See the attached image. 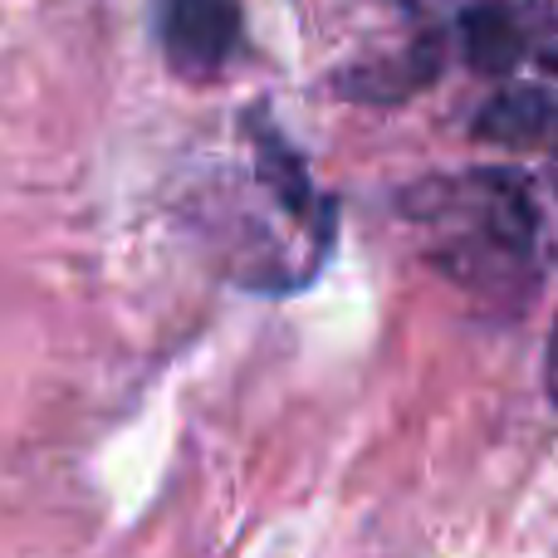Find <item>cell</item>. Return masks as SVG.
<instances>
[{"mask_svg": "<svg viewBox=\"0 0 558 558\" xmlns=\"http://www.w3.org/2000/svg\"><path fill=\"white\" fill-rule=\"evenodd\" d=\"M412 226L422 231L426 260L451 275L465 294L524 299L539 270V211L520 172L481 167L416 182L402 196Z\"/></svg>", "mask_w": 558, "mask_h": 558, "instance_id": "1", "label": "cell"}, {"mask_svg": "<svg viewBox=\"0 0 558 558\" xmlns=\"http://www.w3.org/2000/svg\"><path fill=\"white\" fill-rule=\"evenodd\" d=\"M167 64L186 84H211L241 49V0H153Z\"/></svg>", "mask_w": 558, "mask_h": 558, "instance_id": "2", "label": "cell"}, {"mask_svg": "<svg viewBox=\"0 0 558 558\" xmlns=\"http://www.w3.org/2000/svg\"><path fill=\"white\" fill-rule=\"evenodd\" d=\"M544 15V5H510V0H490L461 15V49L475 69L500 74L520 54H530L534 45V20Z\"/></svg>", "mask_w": 558, "mask_h": 558, "instance_id": "3", "label": "cell"}, {"mask_svg": "<svg viewBox=\"0 0 558 558\" xmlns=\"http://www.w3.org/2000/svg\"><path fill=\"white\" fill-rule=\"evenodd\" d=\"M544 383H549V397L558 407V318H554V333H549V357H544Z\"/></svg>", "mask_w": 558, "mask_h": 558, "instance_id": "4", "label": "cell"}, {"mask_svg": "<svg viewBox=\"0 0 558 558\" xmlns=\"http://www.w3.org/2000/svg\"><path fill=\"white\" fill-rule=\"evenodd\" d=\"M539 59H544V64H549V69H554V74H558V49H544V54H539Z\"/></svg>", "mask_w": 558, "mask_h": 558, "instance_id": "5", "label": "cell"}]
</instances>
